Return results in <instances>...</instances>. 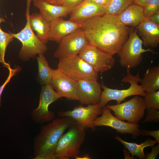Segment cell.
I'll return each mask as SVG.
<instances>
[{"label":"cell","instance_id":"obj_15","mask_svg":"<svg viewBox=\"0 0 159 159\" xmlns=\"http://www.w3.org/2000/svg\"><path fill=\"white\" fill-rule=\"evenodd\" d=\"M77 82L78 100L82 104H93L100 102L101 85L97 81L85 80Z\"/></svg>","mask_w":159,"mask_h":159},{"label":"cell","instance_id":"obj_7","mask_svg":"<svg viewBox=\"0 0 159 159\" xmlns=\"http://www.w3.org/2000/svg\"><path fill=\"white\" fill-rule=\"evenodd\" d=\"M76 81L82 80L97 81L98 72L78 55L59 59L57 68Z\"/></svg>","mask_w":159,"mask_h":159},{"label":"cell","instance_id":"obj_10","mask_svg":"<svg viewBox=\"0 0 159 159\" xmlns=\"http://www.w3.org/2000/svg\"><path fill=\"white\" fill-rule=\"evenodd\" d=\"M89 42L80 28L63 38L54 56L59 59L77 56Z\"/></svg>","mask_w":159,"mask_h":159},{"label":"cell","instance_id":"obj_33","mask_svg":"<svg viewBox=\"0 0 159 159\" xmlns=\"http://www.w3.org/2000/svg\"><path fill=\"white\" fill-rule=\"evenodd\" d=\"M85 0H63L62 5L70 8H74Z\"/></svg>","mask_w":159,"mask_h":159},{"label":"cell","instance_id":"obj_24","mask_svg":"<svg viewBox=\"0 0 159 159\" xmlns=\"http://www.w3.org/2000/svg\"><path fill=\"white\" fill-rule=\"evenodd\" d=\"M44 54H38L37 59L39 78L41 82L45 85L50 84L52 77L53 69L49 66Z\"/></svg>","mask_w":159,"mask_h":159},{"label":"cell","instance_id":"obj_36","mask_svg":"<svg viewBox=\"0 0 159 159\" xmlns=\"http://www.w3.org/2000/svg\"><path fill=\"white\" fill-rule=\"evenodd\" d=\"M50 4L57 5H62V2L63 0H42Z\"/></svg>","mask_w":159,"mask_h":159},{"label":"cell","instance_id":"obj_35","mask_svg":"<svg viewBox=\"0 0 159 159\" xmlns=\"http://www.w3.org/2000/svg\"><path fill=\"white\" fill-rule=\"evenodd\" d=\"M149 17L153 22L159 24V11Z\"/></svg>","mask_w":159,"mask_h":159},{"label":"cell","instance_id":"obj_17","mask_svg":"<svg viewBox=\"0 0 159 159\" xmlns=\"http://www.w3.org/2000/svg\"><path fill=\"white\" fill-rule=\"evenodd\" d=\"M105 13L104 6L97 5L89 0H85L74 7L70 14L69 20L80 23Z\"/></svg>","mask_w":159,"mask_h":159},{"label":"cell","instance_id":"obj_38","mask_svg":"<svg viewBox=\"0 0 159 159\" xmlns=\"http://www.w3.org/2000/svg\"><path fill=\"white\" fill-rule=\"evenodd\" d=\"M123 153L125 155V159H134V157L131 156L130 155V152L127 149H124L123 150Z\"/></svg>","mask_w":159,"mask_h":159},{"label":"cell","instance_id":"obj_21","mask_svg":"<svg viewBox=\"0 0 159 159\" xmlns=\"http://www.w3.org/2000/svg\"><path fill=\"white\" fill-rule=\"evenodd\" d=\"M29 22L32 29L36 32V36L46 44L48 41L50 21L44 18L40 13H35L30 15Z\"/></svg>","mask_w":159,"mask_h":159},{"label":"cell","instance_id":"obj_26","mask_svg":"<svg viewBox=\"0 0 159 159\" xmlns=\"http://www.w3.org/2000/svg\"><path fill=\"white\" fill-rule=\"evenodd\" d=\"M14 38L10 32H6L0 27V62L7 68L10 66L5 61V53L7 46L13 40Z\"/></svg>","mask_w":159,"mask_h":159},{"label":"cell","instance_id":"obj_22","mask_svg":"<svg viewBox=\"0 0 159 159\" xmlns=\"http://www.w3.org/2000/svg\"><path fill=\"white\" fill-rule=\"evenodd\" d=\"M140 82L146 92L159 90V66L148 68Z\"/></svg>","mask_w":159,"mask_h":159},{"label":"cell","instance_id":"obj_37","mask_svg":"<svg viewBox=\"0 0 159 159\" xmlns=\"http://www.w3.org/2000/svg\"><path fill=\"white\" fill-rule=\"evenodd\" d=\"M150 0H133V3L144 7Z\"/></svg>","mask_w":159,"mask_h":159},{"label":"cell","instance_id":"obj_32","mask_svg":"<svg viewBox=\"0 0 159 159\" xmlns=\"http://www.w3.org/2000/svg\"><path fill=\"white\" fill-rule=\"evenodd\" d=\"M159 153V144L155 146H152L151 152L149 153H147L145 155V159H155L158 156Z\"/></svg>","mask_w":159,"mask_h":159},{"label":"cell","instance_id":"obj_23","mask_svg":"<svg viewBox=\"0 0 159 159\" xmlns=\"http://www.w3.org/2000/svg\"><path fill=\"white\" fill-rule=\"evenodd\" d=\"M115 138L120 142L131 154L132 156H136L140 159H145V154L144 149L148 147H152L157 143L155 140L147 139L144 142L140 144L133 143H129L122 140L120 137L116 135Z\"/></svg>","mask_w":159,"mask_h":159},{"label":"cell","instance_id":"obj_11","mask_svg":"<svg viewBox=\"0 0 159 159\" xmlns=\"http://www.w3.org/2000/svg\"><path fill=\"white\" fill-rule=\"evenodd\" d=\"M78 55L98 73L111 69L115 63L113 55L101 51L90 43L83 48Z\"/></svg>","mask_w":159,"mask_h":159},{"label":"cell","instance_id":"obj_2","mask_svg":"<svg viewBox=\"0 0 159 159\" xmlns=\"http://www.w3.org/2000/svg\"><path fill=\"white\" fill-rule=\"evenodd\" d=\"M76 121L64 117L56 118L42 127L34 138V159H55L54 154L58 141L65 131Z\"/></svg>","mask_w":159,"mask_h":159},{"label":"cell","instance_id":"obj_3","mask_svg":"<svg viewBox=\"0 0 159 159\" xmlns=\"http://www.w3.org/2000/svg\"><path fill=\"white\" fill-rule=\"evenodd\" d=\"M85 128L76 121L59 138L54 154L55 159L74 158L80 153V148L85 138Z\"/></svg>","mask_w":159,"mask_h":159},{"label":"cell","instance_id":"obj_40","mask_svg":"<svg viewBox=\"0 0 159 159\" xmlns=\"http://www.w3.org/2000/svg\"><path fill=\"white\" fill-rule=\"evenodd\" d=\"M6 21L3 18H1L0 17V24H1L3 22H5Z\"/></svg>","mask_w":159,"mask_h":159},{"label":"cell","instance_id":"obj_27","mask_svg":"<svg viewBox=\"0 0 159 159\" xmlns=\"http://www.w3.org/2000/svg\"><path fill=\"white\" fill-rule=\"evenodd\" d=\"M147 109L159 110V90L146 92L144 98Z\"/></svg>","mask_w":159,"mask_h":159},{"label":"cell","instance_id":"obj_14","mask_svg":"<svg viewBox=\"0 0 159 159\" xmlns=\"http://www.w3.org/2000/svg\"><path fill=\"white\" fill-rule=\"evenodd\" d=\"M61 97L69 100H78L77 81L72 79L57 69H53L50 84Z\"/></svg>","mask_w":159,"mask_h":159},{"label":"cell","instance_id":"obj_25","mask_svg":"<svg viewBox=\"0 0 159 159\" xmlns=\"http://www.w3.org/2000/svg\"><path fill=\"white\" fill-rule=\"evenodd\" d=\"M132 3L133 0H109L108 4L105 6L106 13L118 16Z\"/></svg>","mask_w":159,"mask_h":159},{"label":"cell","instance_id":"obj_6","mask_svg":"<svg viewBox=\"0 0 159 159\" xmlns=\"http://www.w3.org/2000/svg\"><path fill=\"white\" fill-rule=\"evenodd\" d=\"M130 71L127 70L126 75L124 76L122 80V82L130 84V85L128 89L122 90L112 89L107 87L102 82L101 88L103 90L102 91L100 102L102 107L103 108L108 102L112 100L116 101L117 104H119L126 98L132 96H145L146 92L143 90L142 86L138 84L141 80L139 72L135 75H133L131 74Z\"/></svg>","mask_w":159,"mask_h":159},{"label":"cell","instance_id":"obj_41","mask_svg":"<svg viewBox=\"0 0 159 159\" xmlns=\"http://www.w3.org/2000/svg\"><path fill=\"white\" fill-rule=\"evenodd\" d=\"M34 0H32V1H34Z\"/></svg>","mask_w":159,"mask_h":159},{"label":"cell","instance_id":"obj_31","mask_svg":"<svg viewBox=\"0 0 159 159\" xmlns=\"http://www.w3.org/2000/svg\"><path fill=\"white\" fill-rule=\"evenodd\" d=\"M140 135L143 136L150 135L154 137L157 143H159V130L149 131L142 130L140 131Z\"/></svg>","mask_w":159,"mask_h":159},{"label":"cell","instance_id":"obj_20","mask_svg":"<svg viewBox=\"0 0 159 159\" xmlns=\"http://www.w3.org/2000/svg\"><path fill=\"white\" fill-rule=\"evenodd\" d=\"M124 25L136 27L145 19L143 7L132 3L129 5L118 16Z\"/></svg>","mask_w":159,"mask_h":159},{"label":"cell","instance_id":"obj_19","mask_svg":"<svg viewBox=\"0 0 159 159\" xmlns=\"http://www.w3.org/2000/svg\"><path fill=\"white\" fill-rule=\"evenodd\" d=\"M33 2L34 6L39 9L41 15L49 21L70 14L74 8L51 4L42 0H35Z\"/></svg>","mask_w":159,"mask_h":159},{"label":"cell","instance_id":"obj_29","mask_svg":"<svg viewBox=\"0 0 159 159\" xmlns=\"http://www.w3.org/2000/svg\"><path fill=\"white\" fill-rule=\"evenodd\" d=\"M147 114L143 122H158L159 121V111L155 109H147Z\"/></svg>","mask_w":159,"mask_h":159},{"label":"cell","instance_id":"obj_39","mask_svg":"<svg viewBox=\"0 0 159 159\" xmlns=\"http://www.w3.org/2000/svg\"><path fill=\"white\" fill-rule=\"evenodd\" d=\"M77 159H90V156L88 154H86L84 156L82 157H79L78 156H77L75 158Z\"/></svg>","mask_w":159,"mask_h":159},{"label":"cell","instance_id":"obj_8","mask_svg":"<svg viewBox=\"0 0 159 159\" xmlns=\"http://www.w3.org/2000/svg\"><path fill=\"white\" fill-rule=\"evenodd\" d=\"M106 107L114 112L117 118L133 124H138L144 117L146 109L144 98L139 95H135L123 103L107 105Z\"/></svg>","mask_w":159,"mask_h":159},{"label":"cell","instance_id":"obj_13","mask_svg":"<svg viewBox=\"0 0 159 159\" xmlns=\"http://www.w3.org/2000/svg\"><path fill=\"white\" fill-rule=\"evenodd\" d=\"M102 112V108L99 103L88 105L85 107L80 105L71 110L60 111L58 115L60 117H71L78 124L87 128H90L94 121L98 115H101Z\"/></svg>","mask_w":159,"mask_h":159},{"label":"cell","instance_id":"obj_30","mask_svg":"<svg viewBox=\"0 0 159 159\" xmlns=\"http://www.w3.org/2000/svg\"><path fill=\"white\" fill-rule=\"evenodd\" d=\"M7 68L9 69V76L5 81L0 87V107L1 106V95L5 86L10 81L11 77L16 74L18 71L19 70L20 67H17L14 69H12L9 66Z\"/></svg>","mask_w":159,"mask_h":159},{"label":"cell","instance_id":"obj_12","mask_svg":"<svg viewBox=\"0 0 159 159\" xmlns=\"http://www.w3.org/2000/svg\"><path fill=\"white\" fill-rule=\"evenodd\" d=\"M101 115L94 121L90 128L94 129L97 126H107L115 129L122 134H131L134 138L140 135L141 130L138 124H132L120 120L113 115L110 110L106 106L102 108Z\"/></svg>","mask_w":159,"mask_h":159},{"label":"cell","instance_id":"obj_34","mask_svg":"<svg viewBox=\"0 0 159 159\" xmlns=\"http://www.w3.org/2000/svg\"><path fill=\"white\" fill-rule=\"evenodd\" d=\"M97 5L105 6L108 3L109 0H89Z\"/></svg>","mask_w":159,"mask_h":159},{"label":"cell","instance_id":"obj_5","mask_svg":"<svg viewBox=\"0 0 159 159\" xmlns=\"http://www.w3.org/2000/svg\"><path fill=\"white\" fill-rule=\"evenodd\" d=\"M143 41L138 34L136 29L130 28L128 38L118 54L121 65L130 70L141 63L143 53L150 52L153 54L158 53L150 48H143Z\"/></svg>","mask_w":159,"mask_h":159},{"label":"cell","instance_id":"obj_18","mask_svg":"<svg viewBox=\"0 0 159 159\" xmlns=\"http://www.w3.org/2000/svg\"><path fill=\"white\" fill-rule=\"evenodd\" d=\"M142 38L143 44L145 47H155L159 44V24L153 22L150 17L144 20L136 27Z\"/></svg>","mask_w":159,"mask_h":159},{"label":"cell","instance_id":"obj_28","mask_svg":"<svg viewBox=\"0 0 159 159\" xmlns=\"http://www.w3.org/2000/svg\"><path fill=\"white\" fill-rule=\"evenodd\" d=\"M144 15L149 17L159 11V0H150L143 7Z\"/></svg>","mask_w":159,"mask_h":159},{"label":"cell","instance_id":"obj_4","mask_svg":"<svg viewBox=\"0 0 159 159\" xmlns=\"http://www.w3.org/2000/svg\"><path fill=\"white\" fill-rule=\"evenodd\" d=\"M32 1L26 0V22L25 27L18 33L11 32L14 38L17 39L22 43V46L19 56L24 60L29 59L37 54H44L47 49L46 44L34 34L30 25V8Z\"/></svg>","mask_w":159,"mask_h":159},{"label":"cell","instance_id":"obj_9","mask_svg":"<svg viewBox=\"0 0 159 159\" xmlns=\"http://www.w3.org/2000/svg\"><path fill=\"white\" fill-rule=\"evenodd\" d=\"M60 98V96L50 84L43 86L38 107L31 114L33 121L36 123L41 124L53 120L55 115L53 112L49 110V107L50 104Z\"/></svg>","mask_w":159,"mask_h":159},{"label":"cell","instance_id":"obj_16","mask_svg":"<svg viewBox=\"0 0 159 159\" xmlns=\"http://www.w3.org/2000/svg\"><path fill=\"white\" fill-rule=\"evenodd\" d=\"M50 23L48 40L58 43L64 37L81 27L80 23L66 20L61 17L52 19L50 21Z\"/></svg>","mask_w":159,"mask_h":159},{"label":"cell","instance_id":"obj_1","mask_svg":"<svg viewBox=\"0 0 159 159\" xmlns=\"http://www.w3.org/2000/svg\"><path fill=\"white\" fill-rule=\"evenodd\" d=\"M80 23L89 43L113 56L118 54L129 34L130 28L118 16L106 13Z\"/></svg>","mask_w":159,"mask_h":159}]
</instances>
